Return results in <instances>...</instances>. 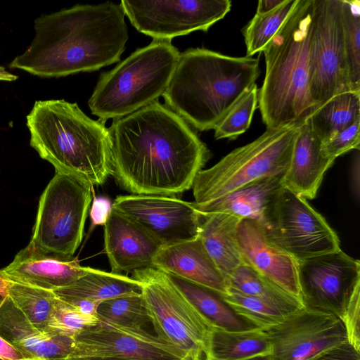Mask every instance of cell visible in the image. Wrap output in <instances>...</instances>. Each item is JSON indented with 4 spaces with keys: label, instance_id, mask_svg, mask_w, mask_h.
Here are the masks:
<instances>
[{
    "label": "cell",
    "instance_id": "1",
    "mask_svg": "<svg viewBox=\"0 0 360 360\" xmlns=\"http://www.w3.org/2000/svg\"><path fill=\"white\" fill-rule=\"evenodd\" d=\"M108 129L111 175L130 194L188 191L210 158L190 125L158 101L113 120Z\"/></svg>",
    "mask_w": 360,
    "mask_h": 360
},
{
    "label": "cell",
    "instance_id": "2",
    "mask_svg": "<svg viewBox=\"0 0 360 360\" xmlns=\"http://www.w3.org/2000/svg\"><path fill=\"white\" fill-rule=\"evenodd\" d=\"M120 4L76 5L34 20L29 47L8 65L41 77L91 72L117 63L128 39Z\"/></svg>",
    "mask_w": 360,
    "mask_h": 360
},
{
    "label": "cell",
    "instance_id": "3",
    "mask_svg": "<svg viewBox=\"0 0 360 360\" xmlns=\"http://www.w3.org/2000/svg\"><path fill=\"white\" fill-rule=\"evenodd\" d=\"M259 74L258 58L188 49L162 94L165 106L198 130L214 129Z\"/></svg>",
    "mask_w": 360,
    "mask_h": 360
},
{
    "label": "cell",
    "instance_id": "4",
    "mask_svg": "<svg viewBox=\"0 0 360 360\" xmlns=\"http://www.w3.org/2000/svg\"><path fill=\"white\" fill-rule=\"evenodd\" d=\"M313 0H296L262 51L266 71L258 105L267 129L300 125L317 109L309 88Z\"/></svg>",
    "mask_w": 360,
    "mask_h": 360
},
{
    "label": "cell",
    "instance_id": "5",
    "mask_svg": "<svg viewBox=\"0 0 360 360\" xmlns=\"http://www.w3.org/2000/svg\"><path fill=\"white\" fill-rule=\"evenodd\" d=\"M26 120L30 146L56 172L74 176L92 186L103 184L111 175L105 122L92 120L77 103L37 101Z\"/></svg>",
    "mask_w": 360,
    "mask_h": 360
},
{
    "label": "cell",
    "instance_id": "6",
    "mask_svg": "<svg viewBox=\"0 0 360 360\" xmlns=\"http://www.w3.org/2000/svg\"><path fill=\"white\" fill-rule=\"evenodd\" d=\"M180 53L171 41L153 40L103 72L88 101L93 115L106 122L158 101L168 86Z\"/></svg>",
    "mask_w": 360,
    "mask_h": 360
},
{
    "label": "cell",
    "instance_id": "7",
    "mask_svg": "<svg viewBox=\"0 0 360 360\" xmlns=\"http://www.w3.org/2000/svg\"><path fill=\"white\" fill-rule=\"evenodd\" d=\"M298 126L266 128L253 141L200 171L191 188L193 203L205 204L255 181L284 175L290 163Z\"/></svg>",
    "mask_w": 360,
    "mask_h": 360
},
{
    "label": "cell",
    "instance_id": "8",
    "mask_svg": "<svg viewBox=\"0 0 360 360\" xmlns=\"http://www.w3.org/2000/svg\"><path fill=\"white\" fill-rule=\"evenodd\" d=\"M155 335L191 360L208 354L212 324L197 309L170 276L153 267L132 272Z\"/></svg>",
    "mask_w": 360,
    "mask_h": 360
},
{
    "label": "cell",
    "instance_id": "9",
    "mask_svg": "<svg viewBox=\"0 0 360 360\" xmlns=\"http://www.w3.org/2000/svg\"><path fill=\"white\" fill-rule=\"evenodd\" d=\"M92 187L56 172L41 195L30 243L44 252L72 257L82 240Z\"/></svg>",
    "mask_w": 360,
    "mask_h": 360
},
{
    "label": "cell",
    "instance_id": "10",
    "mask_svg": "<svg viewBox=\"0 0 360 360\" xmlns=\"http://www.w3.org/2000/svg\"><path fill=\"white\" fill-rule=\"evenodd\" d=\"M262 224L268 240L298 262L340 250L339 238L324 217L283 185Z\"/></svg>",
    "mask_w": 360,
    "mask_h": 360
},
{
    "label": "cell",
    "instance_id": "11",
    "mask_svg": "<svg viewBox=\"0 0 360 360\" xmlns=\"http://www.w3.org/2000/svg\"><path fill=\"white\" fill-rule=\"evenodd\" d=\"M309 73L310 94L317 108L334 96L350 91L341 0H313Z\"/></svg>",
    "mask_w": 360,
    "mask_h": 360
},
{
    "label": "cell",
    "instance_id": "12",
    "mask_svg": "<svg viewBox=\"0 0 360 360\" xmlns=\"http://www.w3.org/2000/svg\"><path fill=\"white\" fill-rule=\"evenodd\" d=\"M120 5L131 24L153 40L207 32L231 8L229 0L127 1Z\"/></svg>",
    "mask_w": 360,
    "mask_h": 360
},
{
    "label": "cell",
    "instance_id": "13",
    "mask_svg": "<svg viewBox=\"0 0 360 360\" xmlns=\"http://www.w3.org/2000/svg\"><path fill=\"white\" fill-rule=\"evenodd\" d=\"M300 299L304 307L341 319L360 289V262L341 249L298 262Z\"/></svg>",
    "mask_w": 360,
    "mask_h": 360
},
{
    "label": "cell",
    "instance_id": "14",
    "mask_svg": "<svg viewBox=\"0 0 360 360\" xmlns=\"http://www.w3.org/2000/svg\"><path fill=\"white\" fill-rule=\"evenodd\" d=\"M264 331L273 360H310L347 341L345 326L339 317L305 307Z\"/></svg>",
    "mask_w": 360,
    "mask_h": 360
},
{
    "label": "cell",
    "instance_id": "15",
    "mask_svg": "<svg viewBox=\"0 0 360 360\" xmlns=\"http://www.w3.org/2000/svg\"><path fill=\"white\" fill-rule=\"evenodd\" d=\"M112 208L137 222L164 245L191 240L200 233L202 215L193 202L175 195H118Z\"/></svg>",
    "mask_w": 360,
    "mask_h": 360
},
{
    "label": "cell",
    "instance_id": "16",
    "mask_svg": "<svg viewBox=\"0 0 360 360\" xmlns=\"http://www.w3.org/2000/svg\"><path fill=\"white\" fill-rule=\"evenodd\" d=\"M74 339L75 347L69 356L191 360L184 352L149 333L143 328L122 326L99 321L95 326L82 330Z\"/></svg>",
    "mask_w": 360,
    "mask_h": 360
},
{
    "label": "cell",
    "instance_id": "17",
    "mask_svg": "<svg viewBox=\"0 0 360 360\" xmlns=\"http://www.w3.org/2000/svg\"><path fill=\"white\" fill-rule=\"evenodd\" d=\"M237 241L243 264L300 299L298 261L268 240L260 221L240 219Z\"/></svg>",
    "mask_w": 360,
    "mask_h": 360
},
{
    "label": "cell",
    "instance_id": "18",
    "mask_svg": "<svg viewBox=\"0 0 360 360\" xmlns=\"http://www.w3.org/2000/svg\"><path fill=\"white\" fill-rule=\"evenodd\" d=\"M162 243L137 222L112 208L104 225V248L111 272L152 267Z\"/></svg>",
    "mask_w": 360,
    "mask_h": 360
},
{
    "label": "cell",
    "instance_id": "19",
    "mask_svg": "<svg viewBox=\"0 0 360 360\" xmlns=\"http://www.w3.org/2000/svg\"><path fill=\"white\" fill-rule=\"evenodd\" d=\"M90 269L81 266L77 258L44 252L29 243L2 270L12 282L53 291L72 283Z\"/></svg>",
    "mask_w": 360,
    "mask_h": 360
},
{
    "label": "cell",
    "instance_id": "20",
    "mask_svg": "<svg viewBox=\"0 0 360 360\" xmlns=\"http://www.w3.org/2000/svg\"><path fill=\"white\" fill-rule=\"evenodd\" d=\"M0 336L18 349L26 360L64 359L75 347L73 338L38 330L8 296L0 307Z\"/></svg>",
    "mask_w": 360,
    "mask_h": 360
},
{
    "label": "cell",
    "instance_id": "21",
    "mask_svg": "<svg viewBox=\"0 0 360 360\" xmlns=\"http://www.w3.org/2000/svg\"><path fill=\"white\" fill-rule=\"evenodd\" d=\"M152 267L169 276L214 291L226 292L227 283L206 250L200 237L163 245Z\"/></svg>",
    "mask_w": 360,
    "mask_h": 360
},
{
    "label": "cell",
    "instance_id": "22",
    "mask_svg": "<svg viewBox=\"0 0 360 360\" xmlns=\"http://www.w3.org/2000/svg\"><path fill=\"white\" fill-rule=\"evenodd\" d=\"M335 160L322 150V143L312 131L308 120L298 126L290 163L283 185L305 199H313L326 172Z\"/></svg>",
    "mask_w": 360,
    "mask_h": 360
},
{
    "label": "cell",
    "instance_id": "23",
    "mask_svg": "<svg viewBox=\"0 0 360 360\" xmlns=\"http://www.w3.org/2000/svg\"><path fill=\"white\" fill-rule=\"evenodd\" d=\"M283 176L255 181L213 201L194 204L195 207L201 215L222 212L262 223L269 205L283 186Z\"/></svg>",
    "mask_w": 360,
    "mask_h": 360
},
{
    "label": "cell",
    "instance_id": "24",
    "mask_svg": "<svg viewBox=\"0 0 360 360\" xmlns=\"http://www.w3.org/2000/svg\"><path fill=\"white\" fill-rule=\"evenodd\" d=\"M240 219L222 212L202 215L199 236L226 282L243 264L237 241Z\"/></svg>",
    "mask_w": 360,
    "mask_h": 360
},
{
    "label": "cell",
    "instance_id": "25",
    "mask_svg": "<svg viewBox=\"0 0 360 360\" xmlns=\"http://www.w3.org/2000/svg\"><path fill=\"white\" fill-rule=\"evenodd\" d=\"M53 292L58 299L68 304L91 301L99 305L107 300L140 294L141 290L140 283L131 277L91 268L77 280Z\"/></svg>",
    "mask_w": 360,
    "mask_h": 360
},
{
    "label": "cell",
    "instance_id": "26",
    "mask_svg": "<svg viewBox=\"0 0 360 360\" xmlns=\"http://www.w3.org/2000/svg\"><path fill=\"white\" fill-rule=\"evenodd\" d=\"M169 276L214 327L229 331L257 328L248 320L238 314L219 294L179 278Z\"/></svg>",
    "mask_w": 360,
    "mask_h": 360
},
{
    "label": "cell",
    "instance_id": "27",
    "mask_svg": "<svg viewBox=\"0 0 360 360\" xmlns=\"http://www.w3.org/2000/svg\"><path fill=\"white\" fill-rule=\"evenodd\" d=\"M271 351L268 336L262 329L229 331L213 327L207 356L217 360H240L271 354Z\"/></svg>",
    "mask_w": 360,
    "mask_h": 360
},
{
    "label": "cell",
    "instance_id": "28",
    "mask_svg": "<svg viewBox=\"0 0 360 360\" xmlns=\"http://www.w3.org/2000/svg\"><path fill=\"white\" fill-rule=\"evenodd\" d=\"M307 120L314 133L324 143L360 120V91H348L334 96Z\"/></svg>",
    "mask_w": 360,
    "mask_h": 360
},
{
    "label": "cell",
    "instance_id": "29",
    "mask_svg": "<svg viewBox=\"0 0 360 360\" xmlns=\"http://www.w3.org/2000/svg\"><path fill=\"white\" fill-rule=\"evenodd\" d=\"M226 283L229 287L266 301L289 314L304 307L298 297L281 289L245 264L232 273Z\"/></svg>",
    "mask_w": 360,
    "mask_h": 360
},
{
    "label": "cell",
    "instance_id": "30",
    "mask_svg": "<svg viewBox=\"0 0 360 360\" xmlns=\"http://www.w3.org/2000/svg\"><path fill=\"white\" fill-rule=\"evenodd\" d=\"M7 296L34 327L48 331L57 300L53 291L11 281Z\"/></svg>",
    "mask_w": 360,
    "mask_h": 360
},
{
    "label": "cell",
    "instance_id": "31",
    "mask_svg": "<svg viewBox=\"0 0 360 360\" xmlns=\"http://www.w3.org/2000/svg\"><path fill=\"white\" fill-rule=\"evenodd\" d=\"M341 13L350 91H360V1L341 0Z\"/></svg>",
    "mask_w": 360,
    "mask_h": 360
},
{
    "label": "cell",
    "instance_id": "32",
    "mask_svg": "<svg viewBox=\"0 0 360 360\" xmlns=\"http://www.w3.org/2000/svg\"><path fill=\"white\" fill-rule=\"evenodd\" d=\"M296 0H285L271 12L255 14L244 27L246 56L262 52L281 27Z\"/></svg>",
    "mask_w": 360,
    "mask_h": 360
},
{
    "label": "cell",
    "instance_id": "33",
    "mask_svg": "<svg viewBox=\"0 0 360 360\" xmlns=\"http://www.w3.org/2000/svg\"><path fill=\"white\" fill-rule=\"evenodd\" d=\"M221 297L238 314L263 330L276 325L289 315L266 301L245 295L229 286L226 292Z\"/></svg>",
    "mask_w": 360,
    "mask_h": 360
},
{
    "label": "cell",
    "instance_id": "34",
    "mask_svg": "<svg viewBox=\"0 0 360 360\" xmlns=\"http://www.w3.org/2000/svg\"><path fill=\"white\" fill-rule=\"evenodd\" d=\"M97 315L99 321L127 327L143 328L150 321L141 293L105 300Z\"/></svg>",
    "mask_w": 360,
    "mask_h": 360
},
{
    "label": "cell",
    "instance_id": "35",
    "mask_svg": "<svg viewBox=\"0 0 360 360\" xmlns=\"http://www.w3.org/2000/svg\"><path fill=\"white\" fill-rule=\"evenodd\" d=\"M258 91L254 84L229 110L214 129L216 139H236L249 128L258 105Z\"/></svg>",
    "mask_w": 360,
    "mask_h": 360
},
{
    "label": "cell",
    "instance_id": "36",
    "mask_svg": "<svg viewBox=\"0 0 360 360\" xmlns=\"http://www.w3.org/2000/svg\"><path fill=\"white\" fill-rule=\"evenodd\" d=\"M98 321V316L83 314L57 298L47 332L75 338L82 330L95 326Z\"/></svg>",
    "mask_w": 360,
    "mask_h": 360
},
{
    "label": "cell",
    "instance_id": "37",
    "mask_svg": "<svg viewBox=\"0 0 360 360\" xmlns=\"http://www.w3.org/2000/svg\"><path fill=\"white\" fill-rule=\"evenodd\" d=\"M360 120L333 135L322 143V150L328 157H338L353 149H359Z\"/></svg>",
    "mask_w": 360,
    "mask_h": 360
},
{
    "label": "cell",
    "instance_id": "38",
    "mask_svg": "<svg viewBox=\"0 0 360 360\" xmlns=\"http://www.w3.org/2000/svg\"><path fill=\"white\" fill-rule=\"evenodd\" d=\"M341 320L346 330L348 342L360 352V289L350 299Z\"/></svg>",
    "mask_w": 360,
    "mask_h": 360
},
{
    "label": "cell",
    "instance_id": "39",
    "mask_svg": "<svg viewBox=\"0 0 360 360\" xmlns=\"http://www.w3.org/2000/svg\"><path fill=\"white\" fill-rule=\"evenodd\" d=\"M310 360H360V352L347 341L322 352Z\"/></svg>",
    "mask_w": 360,
    "mask_h": 360
},
{
    "label": "cell",
    "instance_id": "40",
    "mask_svg": "<svg viewBox=\"0 0 360 360\" xmlns=\"http://www.w3.org/2000/svg\"><path fill=\"white\" fill-rule=\"evenodd\" d=\"M112 209V203L105 196H97L93 199L90 210L91 229L96 226L105 225Z\"/></svg>",
    "mask_w": 360,
    "mask_h": 360
},
{
    "label": "cell",
    "instance_id": "41",
    "mask_svg": "<svg viewBox=\"0 0 360 360\" xmlns=\"http://www.w3.org/2000/svg\"><path fill=\"white\" fill-rule=\"evenodd\" d=\"M0 360H26L22 354L0 336Z\"/></svg>",
    "mask_w": 360,
    "mask_h": 360
},
{
    "label": "cell",
    "instance_id": "42",
    "mask_svg": "<svg viewBox=\"0 0 360 360\" xmlns=\"http://www.w3.org/2000/svg\"><path fill=\"white\" fill-rule=\"evenodd\" d=\"M284 1L285 0H260L258 1L255 14H264L271 12Z\"/></svg>",
    "mask_w": 360,
    "mask_h": 360
},
{
    "label": "cell",
    "instance_id": "43",
    "mask_svg": "<svg viewBox=\"0 0 360 360\" xmlns=\"http://www.w3.org/2000/svg\"><path fill=\"white\" fill-rule=\"evenodd\" d=\"M58 360H144L123 357H85V356H68ZM190 360V359H184Z\"/></svg>",
    "mask_w": 360,
    "mask_h": 360
},
{
    "label": "cell",
    "instance_id": "44",
    "mask_svg": "<svg viewBox=\"0 0 360 360\" xmlns=\"http://www.w3.org/2000/svg\"><path fill=\"white\" fill-rule=\"evenodd\" d=\"M11 281L2 269H0V294L4 297L8 295V288Z\"/></svg>",
    "mask_w": 360,
    "mask_h": 360
},
{
    "label": "cell",
    "instance_id": "45",
    "mask_svg": "<svg viewBox=\"0 0 360 360\" xmlns=\"http://www.w3.org/2000/svg\"><path fill=\"white\" fill-rule=\"evenodd\" d=\"M18 78V76L11 74L4 67H0V80L1 81H15Z\"/></svg>",
    "mask_w": 360,
    "mask_h": 360
},
{
    "label": "cell",
    "instance_id": "46",
    "mask_svg": "<svg viewBox=\"0 0 360 360\" xmlns=\"http://www.w3.org/2000/svg\"><path fill=\"white\" fill-rule=\"evenodd\" d=\"M203 360H217L214 359L210 357H205ZM240 360H273L271 355L270 354H262V355H257L255 356L250 358L240 359Z\"/></svg>",
    "mask_w": 360,
    "mask_h": 360
},
{
    "label": "cell",
    "instance_id": "47",
    "mask_svg": "<svg viewBox=\"0 0 360 360\" xmlns=\"http://www.w3.org/2000/svg\"><path fill=\"white\" fill-rule=\"evenodd\" d=\"M5 297L4 296H3L2 295L0 294V307L1 306V304H3L4 300H5Z\"/></svg>",
    "mask_w": 360,
    "mask_h": 360
}]
</instances>
